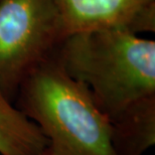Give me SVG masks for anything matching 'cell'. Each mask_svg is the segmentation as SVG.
<instances>
[{"instance_id":"6","label":"cell","mask_w":155,"mask_h":155,"mask_svg":"<svg viewBox=\"0 0 155 155\" xmlns=\"http://www.w3.org/2000/svg\"><path fill=\"white\" fill-rule=\"evenodd\" d=\"M42 155H48V154H46V153H45V154H42Z\"/></svg>"},{"instance_id":"3","label":"cell","mask_w":155,"mask_h":155,"mask_svg":"<svg viewBox=\"0 0 155 155\" xmlns=\"http://www.w3.org/2000/svg\"><path fill=\"white\" fill-rule=\"evenodd\" d=\"M67 36L55 0H0V91L14 103L27 74Z\"/></svg>"},{"instance_id":"2","label":"cell","mask_w":155,"mask_h":155,"mask_svg":"<svg viewBox=\"0 0 155 155\" xmlns=\"http://www.w3.org/2000/svg\"><path fill=\"white\" fill-rule=\"evenodd\" d=\"M14 101L46 138L48 155H116L110 120L57 51L27 74Z\"/></svg>"},{"instance_id":"4","label":"cell","mask_w":155,"mask_h":155,"mask_svg":"<svg viewBox=\"0 0 155 155\" xmlns=\"http://www.w3.org/2000/svg\"><path fill=\"white\" fill-rule=\"evenodd\" d=\"M67 35L103 28L155 31V0H55Z\"/></svg>"},{"instance_id":"5","label":"cell","mask_w":155,"mask_h":155,"mask_svg":"<svg viewBox=\"0 0 155 155\" xmlns=\"http://www.w3.org/2000/svg\"><path fill=\"white\" fill-rule=\"evenodd\" d=\"M48 145L38 125L0 91V155H42Z\"/></svg>"},{"instance_id":"1","label":"cell","mask_w":155,"mask_h":155,"mask_svg":"<svg viewBox=\"0 0 155 155\" xmlns=\"http://www.w3.org/2000/svg\"><path fill=\"white\" fill-rule=\"evenodd\" d=\"M61 66L84 83L111 125L155 103V41L123 28L67 36L57 49Z\"/></svg>"}]
</instances>
